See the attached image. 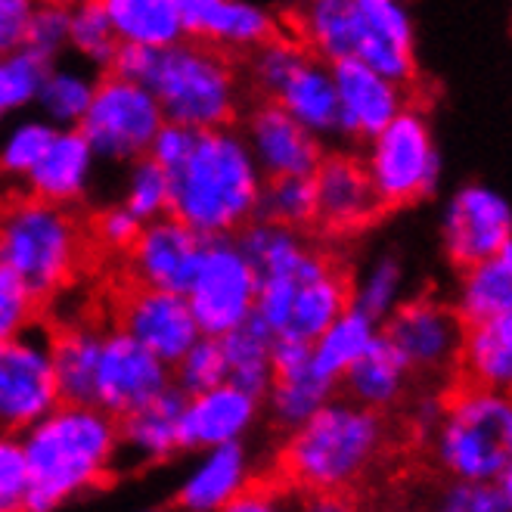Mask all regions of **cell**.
Wrapping results in <instances>:
<instances>
[{"label":"cell","mask_w":512,"mask_h":512,"mask_svg":"<svg viewBox=\"0 0 512 512\" xmlns=\"http://www.w3.org/2000/svg\"><path fill=\"white\" fill-rule=\"evenodd\" d=\"M94 149L81 131H56L50 146L38 165L28 171V184L32 196H41L47 202L72 205L84 196L90 184V171H94Z\"/></svg>","instance_id":"603a6c76"},{"label":"cell","mask_w":512,"mask_h":512,"mask_svg":"<svg viewBox=\"0 0 512 512\" xmlns=\"http://www.w3.org/2000/svg\"><path fill=\"white\" fill-rule=\"evenodd\" d=\"M454 311L463 323H481L512 311V239L497 255L463 267Z\"/></svg>","instance_id":"f546056e"},{"label":"cell","mask_w":512,"mask_h":512,"mask_svg":"<svg viewBox=\"0 0 512 512\" xmlns=\"http://www.w3.org/2000/svg\"><path fill=\"white\" fill-rule=\"evenodd\" d=\"M28 500V463L16 435L0 432V512L25 509Z\"/></svg>","instance_id":"7bdbcfd3"},{"label":"cell","mask_w":512,"mask_h":512,"mask_svg":"<svg viewBox=\"0 0 512 512\" xmlns=\"http://www.w3.org/2000/svg\"><path fill=\"white\" fill-rule=\"evenodd\" d=\"M69 16H72V4H66V0H38L32 22H28L25 50L44 56L50 63L69 44Z\"/></svg>","instance_id":"b9f144b4"},{"label":"cell","mask_w":512,"mask_h":512,"mask_svg":"<svg viewBox=\"0 0 512 512\" xmlns=\"http://www.w3.org/2000/svg\"><path fill=\"white\" fill-rule=\"evenodd\" d=\"M246 143L264 177H311L323 159L320 137L274 100H264L249 115Z\"/></svg>","instance_id":"d6986e66"},{"label":"cell","mask_w":512,"mask_h":512,"mask_svg":"<svg viewBox=\"0 0 512 512\" xmlns=\"http://www.w3.org/2000/svg\"><path fill=\"white\" fill-rule=\"evenodd\" d=\"M56 128L50 122H22L10 131V137L0 146V174L10 177H28L50 146Z\"/></svg>","instance_id":"60d3db41"},{"label":"cell","mask_w":512,"mask_h":512,"mask_svg":"<svg viewBox=\"0 0 512 512\" xmlns=\"http://www.w3.org/2000/svg\"><path fill=\"white\" fill-rule=\"evenodd\" d=\"M41 305L44 301L10 267L0 264V342L28 333L38 323Z\"/></svg>","instance_id":"ab89813d"},{"label":"cell","mask_w":512,"mask_h":512,"mask_svg":"<svg viewBox=\"0 0 512 512\" xmlns=\"http://www.w3.org/2000/svg\"><path fill=\"white\" fill-rule=\"evenodd\" d=\"M258 401V395L233 382L187 395V404L180 410V447L208 450L239 441V435H246L255 423Z\"/></svg>","instance_id":"ffe728a7"},{"label":"cell","mask_w":512,"mask_h":512,"mask_svg":"<svg viewBox=\"0 0 512 512\" xmlns=\"http://www.w3.org/2000/svg\"><path fill=\"white\" fill-rule=\"evenodd\" d=\"M103 333L94 326H59L50 336V357L59 398L72 404H94V376Z\"/></svg>","instance_id":"f1b7e54d"},{"label":"cell","mask_w":512,"mask_h":512,"mask_svg":"<svg viewBox=\"0 0 512 512\" xmlns=\"http://www.w3.org/2000/svg\"><path fill=\"white\" fill-rule=\"evenodd\" d=\"M59 401L50 336L28 329L0 342V432L25 435Z\"/></svg>","instance_id":"8fae6325"},{"label":"cell","mask_w":512,"mask_h":512,"mask_svg":"<svg viewBox=\"0 0 512 512\" xmlns=\"http://www.w3.org/2000/svg\"><path fill=\"white\" fill-rule=\"evenodd\" d=\"M441 509L447 512H506V497L497 481H472V478H450L444 488Z\"/></svg>","instance_id":"ee69618b"},{"label":"cell","mask_w":512,"mask_h":512,"mask_svg":"<svg viewBox=\"0 0 512 512\" xmlns=\"http://www.w3.org/2000/svg\"><path fill=\"white\" fill-rule=\"evenodd\" d=\"M457 370L463 382L512 395V311L481 323H466Z\"/></svg>","instance_id":"484cf974"},{"label":"cell","mask_w":512,"mask_h":512,"mask_svg":"<svg viewBox=\"0 0 512 512\" xmlns=\"http://www.w3.org/2000/svg\"><path fill=\"white\" fill-rule=\"evenodd\" d=\"M497 485H500V491H503V497H506V506L512 509V463L503 469V475L497 478Z\"/></svg>","instance_id":"7dc6e473"},{"label":"cell","mask_w":512,"mask_h":512,"mask_svg":"<svg viewBox=\"0 0 512 512\" xmlns=\"http://www.w3.org/2000/svg\"><path fill=\"white\" fill-rule=\"evenodd\" d=\"M410 376L413 373L404 364V357L391 348V342L382 336V329H379L376 339L367 345V351L345 370L339 385H345V395L351 401L382 413L388 407H395L407 395Z\"/></svg>","instance_id":"4316f807"},{"label":"cell","mask_w":512,"mask_h":512,"mask_svg":"<svg viewBox=\"0 0 512 512\" xmlns=\"http://www.w3.org/2000/svg\"><path fill=\"white\" fill-rule=\"evenodd\" d=\"M118 329L131 333L165 364H177L202 336L184 292L128 283L118 295Z\"/></svg>","instance_id":"5bb4252c"},{"label":"cell","mask_w":512,"mask_h":512,"mask_svg":"<svg viewBox=\"0 0 512 512\" xmlns=\"http://www.w3.org/2000/svg\"><path fill=\"white\" fill-rule=\"evenodd\" d=\"M258 218L286 224L295 230L314 227L317 221L314 177H264L258 196Z\"/></svg>","instance_id":"836d02e7"},{"label":"cell","mask_w":512,"mask_h":512,"mask_svg":"<svg viewBox=\"0 0 512 512\" xmlns=\"http://www.w3.org/2000/svg\"><path fill=\"white\" fill-rule=\"evenodd\" d=\"M339 385L317 373L311 360V345L305 342H274V376H270V407L283 429H295L298 423L320 410Z\"/></svg>","instance_id":"7402d4cb"},{"label":"cell","mask_w":512,"mask_h":512,"mask_svg":"<svg viewBox=\"0 0 512 512\" xmlns=\"http://www.w3.org/2000/svg\"><path fill=\"white\" fill-rule=\"evenodd\" d=\"M184 35L227 47V50H255L267 38L277 35L274 19L249 0H174Z\"/></svg>","instance_id":"44dd1931"},{"label":"cell","mask_w":512,"mask_h":512,"mask_svg":"<svg viewBox=\"0 0 512 512\" xmlns=\"http://www.w3.org/2000/svg\"><path fill=\"white\" fill-rule=\"evenodd\" d=\"M364 165L385 212L416 205L432 196L441 174V156L429 118L419 109L404 106L379 134L370 137V153Z\"/></svg>","instance_id":"ba28073f"},{"label":"cell","mask_w":512,"mask_h":512,"mask_svg":"<svg viewBox=\"0 0 512 512\" xmlns=\"http://www.w3.org/2000/svg\"><path fill=\"white\" fill-rule=\"evenodd\" d=\"M432 457L450 478L497 481L512 463V395L463 382L432 413Z\"/></svg>","instance_id":"8992f818"},{"label":"cell","mask_w":512,"mask_h":512,"mask_svg":"<svg viewBox=\"0 0 512 512\" xmlns=\"http://www.w3.org/2000/svg\"><path fill=\"white\" fill-rule=\"evenodd\" d=\"M184 295L202 336H224L255 314L258 274L239 243L212 236Z\"/></svg>","instance_id":"30bf717a"},{"label":"cell","mask_w":512,"mask_h":512,"mask_svg":"<svg viewBox=\"0 0 512 512\" xmlns=\"http://www.w3.org/2000/svg\"><path fill=\"white\" fill-rule=\"evenodd\" d=\"M38 0H0V56L25 47L28 22Z\"/></svg>","instance_id":"bcb514c9"},{"label":"cell","mask_w":512,"mask_h":512,"mask_svg":"<svg viewBox=\"0 0 512 512\" xmlns=\"http://www.w3.org/2000/svg\"><path fill=\"white\" fill-rule=\"evenodd\" d=\"M122 44L168 47L184 38L174 0H100Z\"/></svg>","instance_id":"1f68e13d"},{"label":"cell","mask_w":512,"mask_h":512,"mask_svg":"<svg viewBox=\"0 0 512 512\" xmlns=\"http://www.w3.org/2000/svg\"><path fill=\"white\" fill-rule=\"evenodd\" d=\"M168 364L137 342L125 329L103 336L97 376H94V404L122 419L137 407L159 398L168 388Z\"/></svg>","instance_id":"4fadbf2b"},{"label":"cell","mask_w":512,"mask_h":512,"mask_svg":"<svg viewBox=\"0 0 512 512\" xmlns=\"http://www.w3.org/2000/svg\"><path fill=\"white\" fill-rule=\"evenodd\" d=\"M205 243L208 236L196 233L174 215L146 221L125 252L131 280L140 286L187 292L205 255Z\"/></svg>","instance_id":"2e32d148"},{"label":"cell","mask_w":512,"mask_h":512,"mask_svg":"<svg viewBox=\"0 0 512 512\" xmlns=\"http://www.w3.org/2000/svg\"><path fill=\"white\" fill-rule=\"evenodd\" d=\"M329 69H333L339 94L342 137L370 140L407 106L404 84L385 78L360 59H336V63H329Z\"/></svg>","instance_id":"ac0fdd59"},{"label":"cell","mask_w":512,"mask_h":512,"mask_svg":"<svg viewBox=\"0 0 512 512\" xmlns=\"http://www.w3.org/2000/svg\"><path fill=\"white\" fill-rule=\"evenodd\" d=\"M87 227H90V236H94L97 249L128 252L131 243L137 239V233H140V227H143V221L137 215H131L125 205H115V208L100 212Z\"/></svg>","instance_id":"f6af8a7d"},{"label":"cell","mask_w":512,"mask_h":512,"mask_svg":"<svg viewBox=\"0 0 512 512\" xmlns=\"http://www.w3.org/2000/svg\"><path fill=\"white\" fill-rule=\"evenodd\" d=\"M122 205L131 215H137L143 224L162 218L171 205V184H168V171L153 159V156H140L134 159L128 187H125V199Z\"/></svg>","instance_id":"8d00e7d4"},{"label":"cell","mask_w":512,"mask_h":512,"mask_svg":"<svg viewBox=\"0 0 512 512\" xmlns=\"http://www.w3.org/2000/svg\"><path fill=\"white\" fill-rule=\"evenodd\" d=\"M28 463L25 509H53L84 491L100 488L112 475L118 419L97 404L59 401L22 438Z\"/></svg>","instance_id":"7a4b0ae2"},{"label":"cell","mask_w":512,"mask_h":512,"mask_svg":"<svg viewBox=\"0 0 512 512\" xmlns=\"http://www.w3.org/2000/svg\"><path fill=\"white\" fill-rule=\"evenodd\" d=\"M252 81L264 100L283 106L317 137L342 134L333 69L298 38L274 35L258 44L252 53Z\"/></svg>","instance_id":"52a82bcc"},{"label":"cell","mask_w":512,"mask_h":512,"mask_svg":"<svg viewBox=\"0 0 512 512\" xmlns=\"http://www.w3.org/2000/svg\"><path fill=\"white\" fill-rule=\"evenodd\" d=\"M376 320L367 317L364 311H357L354 305L345 308L333 323H329L323 333L311 342V360L320 376L329 382H342L345 370L354 360L367 351V345L376 339Z\"/></svg>","instance_id":"d6a6232c"},{"label":"cell","mask_w":512,"mask_h":512,"mask_svg":"<svg viewBox=\"0 0 512 512\" xmlns=\"http://www.w3.org/2000/svg\"><path fill=\"white\" fill-rule=\"evenodd\" d=\"M78 125L97 156L134 162L149 153L165 125V112L149 87L109 75L94 87V97Z\"/></svg>","instance_id":"9c48e42d"},{"label":"cell","mask_w":512,"mask_h":512,"mask_svg":"<svg viewBox=\"0 0 512 512\" xmlns=\"http://www.w3.org/2000/svg\"><path fill=\"white\" fill-rule=\"evenodd\" d=\"M149 156L168 171V212L196 233L227 236L258 215L264 174L239 134L168 122L149 146Z\"/></svg>","instance_id":"6da1fadb"},{"label":"cell","mask_w":512,"mask_h":512,"mask_svg":"<svg viewBox=\"0 0 512 512\" xmlns=\"http://www.w3.org/2000/svg\"><path fill=\"white\" fill-rule=\"evenodd\" d=\"M401 286H404L401 264L395 258H379L367 270L364 283H360L357 289L351 286V305L379 323L401 305Z\"/></svg>","instance_id":"74e56055"},{"label":"cell","mask_w":512,"mask_h":512,"mask_svg":"<svg viewBox=\"0 0 512 512\" xmlns=\"http://www.w3.org/2000/svg\"><path fill=\"white\" fill-rule=\"evenodd\" d=\"M463 329V317L450 305H441L435 298H413L401 301L385 317L382 336L404 357L410 373L432 376L457 370Z\"/></svg>","instance_id":"7c38bea8"},{"label":"cell","mask_w":512,"mask_h":512,"mask_svg":"<svg viewBox=\"0 0 512 512\" xmlns=\"http://www.w3.org/2000/svg\"><path fill=\"white\" fill-rule=\"evenodd\" d=\"M218 339L227 357V382L252 391L258 398L267 395L270 376H274V336H270V329L252 314L246 323H239Z\"/></svg>","instance_id":"4dcf8cb0"},{"label":"cell","mask_w":512,"mask_h":512,"mask_svg":"<svg viewBox=\"0 0 512 512\" xmlns=\"http://www.w3.org/2000/svg\"><path fill=\"white\" fill-rule=\"evenodd\" d=\"M311 177H314V196H317L314 227H323L326 233L364 230L385 212L367 165L354 156H345V153L323 156Z\"/></svg>","instance_id":"e0dca14e"},{"label":"cell","mask_w":512,"mask_h":512,"mask_svg":"<svg viewBox=\"0 0 512 512\" xmlns=\"http://www.w3.org/2000/svg\"><path fill=\"white\" fill-rule=\"evenodd\" d=\"M512 239V205L485 184H469L447 202L441 243L454 267L497 255Z\"/></svg>","instance_id":"9a60e30c"},{"label":"cell","mask_w":512,"mask_h":512,"mask_svg":"<svg viewBox=\"0 0 512 512\" xmlns=\"http://www.w3.org/2000/svg\"><path fill=\"white\" fill-rule=\"evenodd\" d=\"M177 382L187 395L227 382V357L218 336H199L190 351L177 360Z\"/></svg>","instance_id":"f35d334b"},{"label":"cell","mask_w":512,"mask_h":512,"mask_svg":"<svg viewBox=\"0 0 512 512\" xmlns=\"http://www.w3.org/2000/svg\"><path fill=\"white\" fill-rule=\"evenodd\" d=\"M187 404L184 388H165L159 398L118 419V447L143 463L165 460L180 447V410Z\"/></svg>","instance_id":"cb8c5ba5"},{"label":"cell","mask_w":512,"mask_h":512,"mask_svg":"<svg viewBox=\"0 0 512 512\" xmlns=\"http://www.w3.org/2000/svg\"><path fill=\"white\" fill-rule=\"evenodd\" d=\"M97 252L90 227L72 205L25 196L0 205V264L32 289L41 301L72 286Z\"/></svg>","instance_id":"5b68a950"},{"label":"cell","mask_w":512,"mask_h":512,"mask_svg":"<svg viewBox=\"0 0 512 512\" xmlns=\"http://www.w3.org/2000/svg\"><path fill=\"white\" fill-rule=\"evenodd\" d=\"M69 44L97 66H109L118 50V35L100 0H78L69 16Z\"/></svg>","instance_id":"d590c367"},{"label":"cell","mask_w":512,"mask_h":512,"mask_svg":"<svg viewBox=\"0 0 512 512\" xmlns=\"http://www.w3.org/2000/svg\"><path fill=\"white\" fill-rule=\"evenodd\" d=\"M388 447V426L379 410L329 398L305 423L289 429L280 450V478L289 485L339 497L364 481Z\"/></svg>","instance_id":"277c9868"},{"label":"cell","mask_w":512,"mask_h":512,"mask_svg":"<svg viewBox=\"0 0 512 512\" xmlns=\"http://www.w3.org/2000/svg\"><path fill=\"white\" fill-rule=\"evenodd\" d=\"M249 485L246 450L239 441L208 447V457L193 469L177 494V503L187 509H221L230 506Z\"/></svg>","instance_id":"83f0119b"},{"label":"cell","mask_w":512,"mask_h":512,"mask_svg":"<svg viewBox=\"0 0 512 512\" xmlns=\"http://www.w3.org/2000/svg\"><path fill=\"white\" fill-rule=\"evenodd\" d=\"M109 69L112 75H122L153 90L165 112V122L202 131L227 128L236 118V72L215 44H118Z\"/></svg>","instance_id":"3957f363"},{"label":"cell","mask_w":512,"mask_h":512,"mask_svg":"<svg viewBox=\"0 0 512 512\" xmlns=\"http://www.w3.org/2000/svg\"><path fill=\"white\" fill-rule=\"evenodd\" d=\"M295 22L298 41L326 63L354 59L364 38V10L357 0H305Z\"/></svg>","instance_id":"d4e9b609"},{"label":"cell","mask_w":512,"mask_h":512,"mask_svg":"<svg viewBox=\"0 0 512 512\" xmlns=\"http://www.w3.org/2000/svg\"><path fill=\"white\" fill-rule=\"evenodd\" d=\"M94 87L97 84L78 69H47L35 100L41 103L50 125H75L84 118Z\"/></svg>","instance_id":"e575fe53"}]
</instances>
